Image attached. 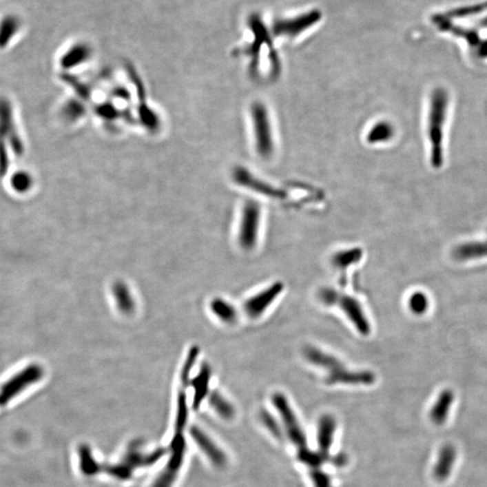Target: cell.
<instances>
[{
  "label": "cell",
  "instance_id": "20",
  "mask_svg": "<svg viewBox=\"0 0 487 487\" xmlns=\"http://www.w3.org/2000/svg\"><path fill=\"white\" fill-rule=\"evenodd\" d=\"M189 379L180 378L182 388L178 393L177 399V418H176V433H182L185 427L188 418L187 395H186V388H187Z\"/></svg>",
  "mask_w": 487,
  "mask_h": 487
},
{
  "label": "cell",
  "instance_id": "29",
  "mask_svg": "<svg viewBox=\"0 0 487 487\" xmlns=\"http://www.w3.org/2000/svg\"><path fill=\"white\" fill-rule=\"evenodd\" d=\"M81 469L84 474L92 475L99 470V466L87 447L81 448Z\"/></svg>",
  "mask_w": 487,
  "mask_h": 487
},
{
  "label": "cell",
  "instance_id": "23",
  "mask_svg": "<svg viewBox=\"0 0 487 487\" xmlns=\"http://www.w3.org/2000/svg\"><path fill=\"white\" fill-rule=\"evenodd\" d=\"M10 187L19 194H25L34 187V177L28 171L14 172L10 177Z\"/></svg>",
  "mask_w": 487,
  "mask_h": 487
},
{
  "label": "cell",
  "instance_id": "7",
  "mask_svg": "<svg viewBox=\"0 0 487 487\" xmlns=\"http://www.w3.org/2000/svg\"><path fill=\"white\" fill-rule=\"evenodd\" d=\"M272 402L273 406L276 407L277 412L281 416L291 442L298 448V450L307 448L306 447L305 434L300 427L293 408L289 404L287 396L282 395V393H276L273 395Z\"/></svg>",
  "mask_w": 487,
  "mask_h": 487
},
{
  "label": "cell",
  "instance_id": "17",
  "mask_svg": "<svg viewBox=\"0 0 487 487\" xmlns=\"http://www.w3.org/2000/svg\"><path fill=\"white\" fill-rule=\"evenodd\" d=\"M112 293L116 307L122 313L131 314L135 311V300L129 288L123 282H116L113 284Z\"/></svg>",
  "mask_w": 487,
  "mask_h": 487
},
{
  "label": "cell",
  "instance_id": "22",
  "mask_svg": "<svg viewBox=\"0 0 487 487\" xmlns=\"http://www.w3.org/2000/svg\"><path fill=\"white\" fill-rule=\"evenodd\" d=\"M454 256L459 260H469L487 256V242L485 243L465 244L457 247Z\"/></svg>",
  "mask_w": 487,
  "mask_h": 487
},
{
  "label": "cell",
  "instance_id": "13",
  "mask_svg": "<svg viewBox=\"0 0 487 487\" xmlns=\"http://www.w3.org/2000/svg\"><path fill=\"white\" fill-rule=\"evenodd\" d=\"M456 448L452 445H446L440 450L439 459L433 469V475L437 481L447 479L456 462Z\"/></svg>",
  "mask_w": 487,
  "mask_h": 487
},
{
  "label": "cell",
  "instance_id": "3",
  "mask_svg": "<svg viewBox=\"0 0 487 487\" xmlns=\"http://www.w3.org/2000/svg\"><path fill=\"white\" fill-rule=\"evenodd\" d=\"M10 151L14 156L21 157L25 144L17 130L12 103L0 97V177L5 176L10 169Z\"/></svg>",
  "mask_w": 487,
  "mask_h": 487
},
{
  "label": "cell",
  "instance_id": "11",
  "mask_svg": "<svg viewBox=\"0 0 487 487\" xmlns=\"http://www.w3.org/2000/svg\"><path fill=\"white\" fill-rule=\"evenodd\" d=\"M395 136V128L386 121H378L367 125L364 131V141L369 145L384 144Z\"/></svg>",
  "mask_w": 487,
  "mask_h": 487
},
{
  "label": "cell",
  "instance_id": "2",
  "mask_svg": "<svg viewBox=\"0 0 487 487\" xmlns=\"http://www.w3.org/2000/svg\"><path fill=\"white\" fill-rule=\"evenodd\" d=\"M306 360L326 372V382L329 386H371L375 382V375L369 370L349 369L338 358L324 350L313 346L303 350Z\"/></svg>",
  "mask_w": 487,
  "mask_h": 487
},
{
  "label": "cell",
  "instance_id": "21",
  "mask_svg": "<svg viewBox=\"0 0 487 487\" xmlns=\"http://www.w3.org/2000/svg\"><path fill=\"white\" fill-rule=\"evenodd\" d=\"M20 29V22L17 17L8 16L0 22V48H6Z\"/></svg>",
  "mask_w": 487,
  "mask_h": 487
},
{
  "label": "cell",
  "instance_id": "9",
  "mask_svg": "<svg viewBox=\"0 0 487 487\" xmlns=\"http://www.w3.org/2000/svg\"><path fill=\"white\" fill-rule=\"evenodd\" d=\"M284 284L276 282L255 296H251L244 303V311L250 319L256 320L262 316L284 291Z\"/></svg>",
  "mask_w": 487,
  "mask_h": 487
},
{
  "label": "cell",
  "instance_id": "1",
  "mask_svg": "<svg viewBox=\"0 0 487 487\" xmlns=\"http://www.w3.org/2000/svg\"><path fill=\"white\" fill-rule=\"evenodd\" d=\"M249 116L251 144L256 156L262 162L269 163L278 154V135L269 106L264 101L251 102Z\"/></svg>",
  "mask_w": 487,
  "mask_h": 487
},
{
  "label": "cell",
  "instance_id": "10",
  "mask_svg": "<svg viewBox=\"0 0 487 487\" xmlns=\"http://www.w3.org/2000/svg\"><path fill=\"white\" fill-rule=\"evenodd\" d=\"M172 448H173V455H172L167 466L152 487H172L174 485L175 478L182 466L183 456L185 453V440L182 434H175L173 442H172Z\"/></svg>",
  "mask_w": 487,
  "mask_h": 487
},
{
  "label": "cell",
  "instance_id": "25",
  "mask_svg": "<svg viewBox=\"0 0 487 487\" xmlns=\"http://www.w3.org/2000/svg\"><path fill=\"white\" fill-rule=\"evenodd\" d=\"M298 459L311 469L320 468L323 463L331 460V457L325 456L322 452L309 450L308 448L298 450Z\"/></svg>",
  "mask_w": 487,
  "mask_h": 487
},
{
  "label": "cell",
  "instance_id": "6",
  "mask_svg": "<svg viewBox=\"0 0 487 487\" xmlns=\"http://www.w3.org/2000/svg\"><path fill=\"white\" fill-rule=\"evenodd\" d=\"M262 220V207L256 200H247L241 207L238 226V243L251 251L258 243Z\"/></svg>",
  "mask_w": 487,
  "mask_h": 487
},
{
  "label": "cell",
  "instance_id": "28",
  "mask_svg": "<svg viewBox=\"0 0 487 487\" xmlns=\"http://www.w3.org/2000/svg\"><path fill=\"white\" fill-rule=\"evenodd\" d=\"M260 419L262 424L267 428V430L273 434L277 439H281L282 437V431L281 426L277 422L275 417L267 411L262 410L260 413Z\"/></svg>",
  "mask_w": 487,
  "mask_h": 487
},
{
  "label": "cell",
  "instance_id": "26",
  "mask_svg": "<svg viewBox=\"0 0 487 487\" xmlns=\"http://www.w3.org/2000/svg\"><path fill=\"white\" fill-rule=\"evenodd\" d=\"M84 54H85V52H84L83 46H72V48L67 51L65 54H63V56L61 58V65H62L63 68H72V67L78 65V64L81 63V61L83 59Z\"/></svg>",
  "mask_w": 487,
  "mask_h": 487
},
{
  "label": "cell",
  "instance_id": "18",
  "mask_svg": "<svg viewBox=\"0 0 487 487\" xmlns=\"http://www.w3.org/2000/svg\"><path fill=\"white\" fill-rule=\"evenodd\" d=\"M209 307H211L212 313L220 322L226 323V324H234L237 322L238 317V311L227 300L222 298L213 299Z\"/></svg>",
  "mask_w": 487,
  "mask_h": 487
},
{
  "label": "cell",
  "instance_id": "5",
  "mask_svg": "<svg viewBox=\"0 0 487 487\" xmlns=\"http://www.w3.org/2000/svg\"><path fill=\"white\" fill-rule=\"evenodd\" d=\"M448 97L442 87H437L431 95L428 116V139L431 145V165L439 168L443 163V125L447 115Z\"/></svg>",
  "mask_w": 487,
  "mask_h": 487
},
{
  "label": "cell",
  "instance_id": "16",
  "mask_svg": "<svg viewBox=\"0 0 487 487\" xmlns=\"http://www.w3.org/2000/svg\"><path fill=\"white\" fill-rule=\"evenodd\" d=\"M453 401L454 393L452 391L444 390L440 393L430 413L431 419L434 424L442 425L445 424Z\"/></svg>",
  "mask_w": 487,
  "mask_h": 487
},
{
  "label": "cell",
  "instance_id": "31",
  "mask_svg": "<svg viewBox=\"0 0 487 487\" xmlns=\"http://www.w3.org/2000/svg\"><path fill=\"white\" fill-rule=\"evenodd\" d=\"M485 8H487V2L483 5L474 6V7L464 8H462V10H457V11H454L452 14L456 17L466 16V14L479 12L481 10H484Z\"/></svg>",
  "mask_w": 487,
  "mask_h": 487
},
{
  "label": "cell",
  "instance_id": "19",
  "mask_svg": "<svg viewBox=\"0 0 487 487\" xmlns=\"http://www.w3.org/2000/svg\"><path fill=\"white\" fill-rule=\"evenodd\" d=\"M363 255V250L360 247L340 250L334 253L331 259L332 265L338 269L345 271L352 265L360 262Z\"/></svg>",
  "mask_w": 487,
  "mask_h": 487
},
{
  "label": "cell",
  "instance_id": "24",
  "mask_svg": "<svg viewBox=\"0 0 487 487\" xmlns=\"http://www.w3.org/2000/svg\"><path fill=\"white\" fill-rule=\"evenodd\" d=\"M209 404L224 419H230L235 415L233 405L217 391H214L209 395Z\"/></svg>",
  "mask_w": 487,
  "mask_h": 487
},
{
  "label": "cell",
  "instance_id": "14",
  "mask_svg": "<svg viewBox=\"0 0 487 487\" xmlns=\"http://www.w3.org/2000/svg\"><path fill=\"white\" fill-rule=\"evenodd\" d=\"M336 421L331 415L322 416L320 419L319 428H318V444H319V451L325 456H329V451L331 450L335 431H336Z\"/></svg>",
  "mask_w": 487,
  "mask_h": 487
},
{
  "label": "cell",
  "instance_id": "15",
  "mask_svg": "<svg viewBox=\"0 0 487 487\" xmlns=\"http://www.w3.org/2000/svg\"><path fill=\"white\" fill-rule=\"evenodd\" d=\"M211 369L207 364H204L200 367L199 373L191 381V386H194V397L192 406L194 409L200 407L203 399L205 398L209 392V382H211Z\"/></svg>",
  "mask_w": 487,
  "mask_h": 487
},
{
  "label": "cell",
  "instance_id": "8",
  "mask_svg": "<svg viewBox=\"0 0 487 487\" xmlns=\"http://www.w3.org/2000/svg\"><path fill=\"white\" fill-rule=\"evenodd\" d=\"M320 10L309 11L293 19H278L273 23V34L276 37H296L303 32L316 25L322 19Z\"/></svg>",
  "mask_w": 487,
  "mask_h": 487
},
{
  "label": "cell",
  "instance_id": "4",
  "mask_svg": "<svg viewBox=\"0 0 487 487\" xmlns=\"http://www.w3.org/2000/svg\"><path fill=\"white\" fill-rule=\"evenodd\" d=\"M318 296L323 304L340 309L358 333L362 336H369L371 333V323L357 298L332 287L322 288Z\"/></svg>",
  "mask_w": 487,
  "mask_h": 487
},
{
  "label": "cell",
  "instance_id": "32",
  "mask_svg": "<svg viewBox=\"0 0 487 487\" xmlns=\"http://www.w3.org/2000/svg\"><path fill=\"white\" fill-rule=\"evenodd\" d=\"M331 462L335 466H344L348 462V459L344 454L338 455L333 457H331Z\"/></svg>",
  "mask_w": 487,
  "mask_h": 487
},
{
  "label": "cell",
  "instance_id": "30",
  "mask_svg": "<svg viewBox=\"0 0 487 487\" xmlns=\"http://www.w3.org/2000/svg\"><path fill=\"white\" fill-rule=\"evenodd\" d=\"M311 477L314 487H332L331 477L320 468L311 469Z\"/></svg>",
  "mask_w": 487,
  "mask_h": 487
},
{
  "label": "cell",
  "instance_id": "27",
  "mask_svg": "<svg viewBox=\"0 0 487 487\" xmlns=\"http://www.w3.org/2000/svg\"><path fill=\"white\" fill-rule=\"evenodd\" d=\"M428 306V300L424 293L416 291L410 297L409 307L413 313L417 315L424 314L427 311Z\"/></svg>",
  "mask_w": 487,
  "mask_h": 487
},
{
  "label": "cell",
  "instance_id": "12",
  "mask_svg": "<svg viewBox=\"0 0 487 487\" xmlns=\"http://www.w3.org/2000/svg\"><path fill=\"white\" fill-rule=\"evenodd\" d=\"M191 435L196 442L198 446L203 450L204 453L208 456L216 466H223L227 462L225 454L215 445L211 439L206 434L196 427L191 430Z\"/></svg>",
  "mask_w": 487,
  "mask_h": 487
}]
</instances>
